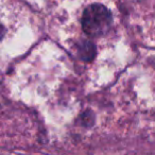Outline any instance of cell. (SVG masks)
Segmentation results:
<instances>
[{
    "label": "cell",
    "instance_id": "7a4b0ae2",
    "mask_svg": "<svg viewBox=\"0 0 155 155\" xmlns=\"http://www.w3.org/2000/svg\"><path fill=\"white\" fill-rule=\"evenodd\" d=\"M78 55L82 61L91 63L95 60L97 55V48L95 44L91 41H82L78 44Z\"/></svg>",
    "mask_w": 155,
    "mask_h": 155
},
{
    "label": "cell",
    "instance_id": "3957f363",
    "mask_svg": "<svg viewBox=\"0 0 155 155\" xmlns=\"http://www.w3.org/2000/svg\"><path fill=\"white\" fill-rule=\"evenodd\" d=\"M81 122L84 127H91L95 123V115L91 110H86L81 115Z\"/></svg>",
    "mask_w": 155,
    "mask_h": 155
},
{
    "label": "cell",
    "instance_id": "6da1fadb",
    "mask_svg": "<svg viewBox=\"0 0 155 155\" xmlns=\"http://www.w3.org/2000/svg\"><path fill=\"white\" fill-rule=\"evenodd\" d=\"M112 21L110 10L99 3L89 5L83 12L82 28L91 37H100L106 34L112 26Z\"/></svg>",
    "mask_w": 155,
    "mask_h": 155
},
{
    "label": "cell",
    "instance_id": "277c9868",
    "mask_svg": "<svg viewBox=\"0 0 155 155\" xmlns=\"http://www.w3.org/2000/svg\"><path fill=\"white\" fill-rule=\"evenodd\" d=\"M5 28H3L1 25H0V41L2 39V37L5 36Z\"/></svg>",
    "mask_w": 155,
    "mask_h": 155
}]
</instances>
